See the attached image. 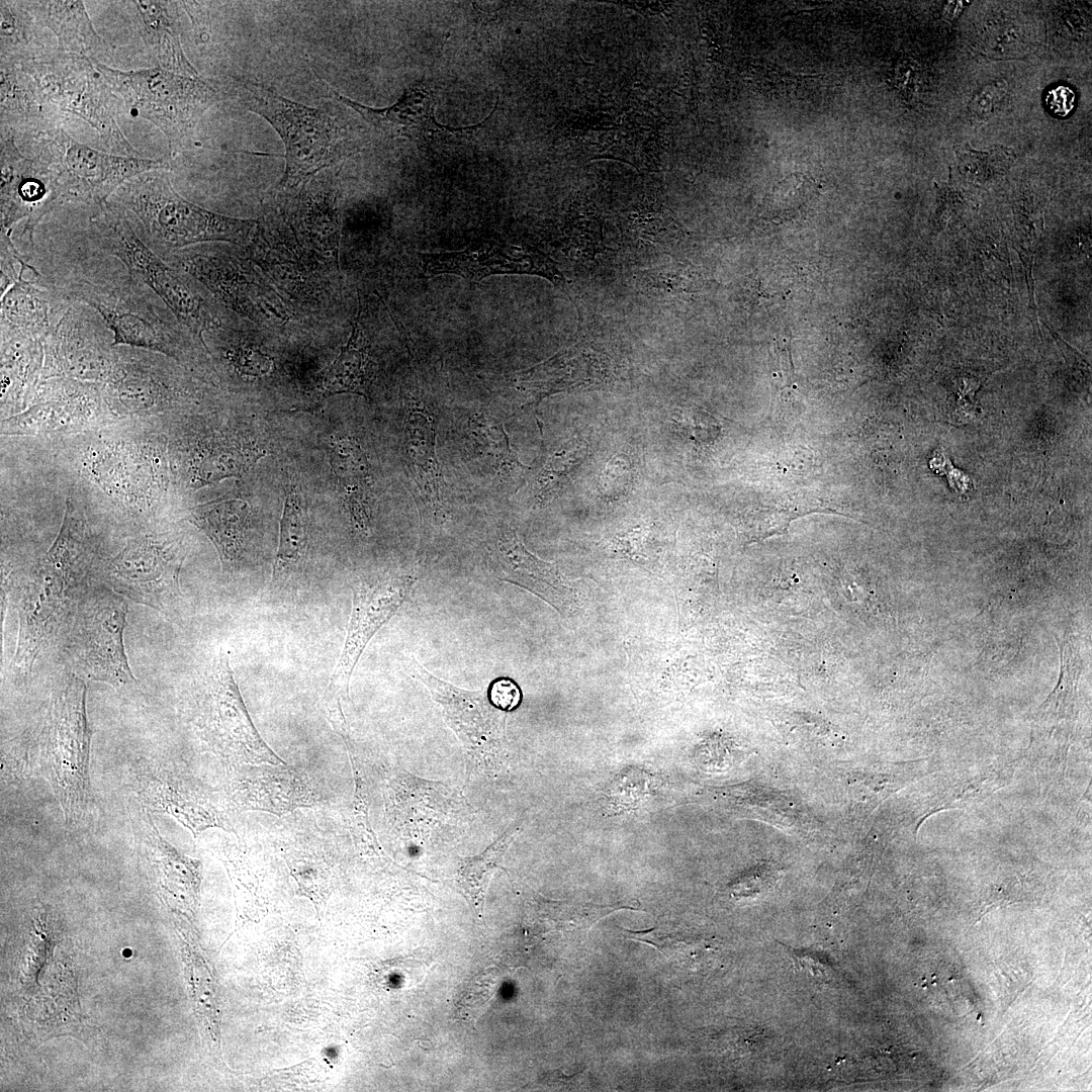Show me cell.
<instances>
[{
	"label": "cell",
	"instance_id": "obj_1",
	"mask_svg": "<svg viewBox=\"0 0 1092 1092\" xmlns=\"http://www.w3.org/2000/svg\"><path fill=\"white\" fill-rule=\"evenodd\" d=\"M92 547L85 523L67 517L54 543L20 586L14 665L31 669L38 654L68 628L88 588Z\"/></svg>",
	"mask_w": 1092,
	"mask_h": 1092
},
{
	"label": "cell",
	"instance_id": "obj_2",
	"mask_svg": "<svg viewBox=\"0 0 1092 1092\" xmlns=\"http://www.w3.org/2000/svg\"><path fill=\"white\" fill-rule=\"evenodd\" d=\"M110 203L121 210L136 235L158 256L207 242L241 244L257 221L221 215L180 196L164 170L140 174L114 192Z\"/></svg>",
	"mask_w": 1092,
	"mask_h": 1092
},
{
	"label": "cell",
	"instance_id": "obj_3",
	"mask_svg": "<svg viewBox=\"0 0 1092 1092\" xmlns=\"http://www.w3.org/2000/svg\"><path fill=\"white\" fill-rule=\"evenodd\" d=\"M86 682L75 673L54 689L38 734L37 765L68 826L78 824L91 802L89 756L92 731L86 716Z\"/></svg>",
	"mask_w": 1092,
	"mask_h": 1092
},
{
	"label": "cell",
	"instance_id": "obj_4",
	"mask_svg": "<svg viewBox=\"0 0 1092 1092\" xmlns=\"http://www.w3.org/2000/svg\"><path fill=\"white\" fill-rule=\"evenodd\" d=\"M61 290L103 317L114 347L143 349L177 361L189 358L194 350L190 337L194 334L155 292L128 274L112 282L78 281Z\"/></svg>",
	"mask_w": 1092,
	"mask_h": 1092
},
{
	"label": "cell",
	"instance_id": "obj_5",
	"mask_svg": "<svg viewBox=\"0 0 1092 1092\" xmlns=\"http://www.w3.org/2000/svg\"><path fill=\"white\" fill-rule=\"evenodd\" d=\"M98 207V213L91 218L92 238L98 248L119 259L127 274L155 292L200 340L204 333L222 325L211 301L191 278L149 248L121 210L107 201Z\"/></svg>",
	"mask_w": 1092,
	"mask_h": 1092
},
{
	"label": "cell",
	"instance_id": "obj_6",
	"mask_svg": "<svg viewBox=\"0 0 1092 1092\" xmlns=\"http://www.w3.org/2000/svg\"><path fill=\"white\" fill-rule=\"evenodd\" d=\"M237 97L249 111L265 118L285 147V169L279 185L293 190L343 156V134L329 110L312 108L280 95L258 82L235 79Z\"/></svg>",
	"mask_w": 1092,
	"mask_h": 1092
},
{
	"label": "cell",
	"instance_id": "obj_7",
	"mask_svg": "<svg viewBox=\"0 0 1092 1092\" xmlns=\"http://www.w3.org/2000/svg\"><path fill=\"white\" fill-rule=\"evenodd\" d=\"M186 709L199 738L221 759L280 760L253 725L226 650L220 648L199 667Z\"/></svg>",
	"mask_w": 1092,
	"mask_h": 1092
},
{
	"label": "cell",
	"instance_id": "obj_8",
	"mask_svg": "<svg viewBox=\"0 0 1092 1092\" xmlns=\"http://www.w3.org/2000/svg\"><path fill=\"white\" fill-rule=\"evenodd\" d=\"M34 80L44 98L60 114L82 118L116 155L142 157L123 134L118 115L121 98L87 57L56 53L19 64Z\"/></svg>",
	"mask_w": 1092,
	"mask_h": 1092
},
{
	"label": "cell",
	"instance_id": "obj_9",
	"mask_svg": "<svg viewBox=\"0 0 1092 1092\" xmlns=\"http://www.w3.org/2000/svg\"><path fill=\"white\" fill-rule=\"evenodd\" d=\"M93 63L129 112L155 124L171 145L189 135L216 100L215 90L199 77L161 68L120 71Z\"/></svg>",
	"mask_w": 1092,
	"mask_h": 1092
},
{
	"label": "cell",
	"instance_id": "obj_10",
	"mask_svg": "<svg viewBox=\"0 0 1092 1092\" xmlns=\"http://www.w3.org/2000/svg\"><path fill=\"white\" fill-rule=\"evenodd\" d=\"M126 614V599L108 586L86 589L68 627L65 645L73 673L114 688L135 681L123 644Z\"/></svg>",
	"mask_w": 1092,
	"mask_h": 1092
},
{
	"label": "cell",
	"instance_id": "obj_11",
	"mask_svg": "<svg viewBox=\"0 0 1092 1092\" xmlns=\"http://www.w3.org/2000/svg\"><path fill=\"white\" fill-rule=\"evenodd\" d=\"M43 133L39 139L37 157L54 173L63 203L101 205L129 179L168 168L164 159L97 151L76 142L63 128Z\"/></svg>",
	"mask_w": 1092,
	"mask_h": 1092
},
{
	"label": "cell",
	"instance_id": "obj_12",
	"mask_svg": "<svg viewBox=\"0 0 1092 1092\" xmlns=\"http://www.w3.org/2000/svg\"><path fill=\"white\" fill-rule=\"evenodd\" d=\"M185 556L180 537L146 534L128 541L109 559L100 578L124 599L166 612L180 596L179 575Z\"/></svg>",
	"mask_w": 1092,
	"mask_h": 1092
},
{
	"label": "cell",
	"instance_id": "obj_13",
	"mask_svg": "<svg viewBox=\"0 0 1092 1092\" xmlns=\"http://www.w3.org/2000/svg\"><path fill=\"white\" fill-rule=\"evenodd\" d=\"M42 344V379L104 383L117 361L113 334L103 317L87 304L72 299Z\"/></svg>",
	"mask_w": 1092,
	"mask_h": 1092
},
{
	"label": "cell",
	"instance_id": "obj_14",
	"mask_svg": "<svg viewBox=\"0 0 1092 1092\" xmlns=\"http://www.w3.org/2000/svg\"><path fill=\"white\" fill-rule=\"evenodd\" d=\"M415 577L410 573L388 574L361 580L353 589L347 634L339 660L327 690L332 722L344 726L342 704L348 698L349 682L366 645L406 600Z\"/></svg>",
	"mask_w": 1092,
	"mask_h": 1092
},
{
	"label": "cell",
	"instance_id": "obj_15",
	"mask_svg": "<svg viewBox=\"0 0 1092 1092\" xmlns=\"http://www.w3.org/2000/svg\"><path fill=\"white\" fill-rule=\"evenodd\" d=\"M410 666L467 753L486 768L497 766L505 750L508 712L492 703L487 689L467 691L455 687L431 673L413 657Z\"/></svg>",
	"mask_w": 1092,
	"mask_h": 1092
},
{
	"label": "cell",
	"instance_id": "obj_16",
	"mask_svg": "<svg viewBox=\"0 0 1092 1092\" xmlns=\"http://www.w3.org/2000/svg\"><path fill=\"white\" fill-rule=\"evenodd\" d=\"M421 276L453 274L469 281L503 274L544 277L564 289L565 278L556 263L537 247L491 237L472 242L459 251L418 253Z\"/></svg>",
	"mask_w": 1092,
	"mask_h": 1092
},
{
	"label": "cell",
	"instance_id": "obj_17",
	"mask_svg": "<svg viewBox=\"0 0 1092 1092\" xmlns=\"http://www.w3.org/2000/svg\"><path fill=\"white\" fill-rule=\"evenodd\" d=\"M1 233L11 236L14 224L25 219L24 233L32 244L40 219L63 204L56 177L39 157L28 158L16 147L12 131L1 129Z\"/></svg>",
	"mask_w": 1092,
	"mask_h": 1092
},
{
	"label": "cell",
	"instance_id": "obj_18",
	"mask_svg": "<svg viewBox=\"0 0 1092 1092\" xmlns=\"http://www.w3.org/2000/svg\"><path fill=\"white\" fill-rule=\"evenodd\" d=\"M131 771L139 804L150 813L174 817L195 836L208 827L223 824L222 815L209 795L172 768L140 758Z\"/></svg>",
	"mask_w": 1092,
	"mask_h": 1092
},
{
	"label": "cell",
	"instance_id": "obj_19",
	"mask_svg": "<svg viewBox=\"0 0 1092 1092\" xmlns=\"http://www.w3.org/2000/svg\"><path fill=\"white\" fill-rule=\"evenodd\" d=\"M494 575L515 583L544 600L567 616L577 605L576 593L555 564L539 559L524 546L515 530L497 528L488 543Z\"/></svg>",
	"mask_w": 1092,
	"mask_h": 1092
},
{
	"label": "cell",
	"instance_id": "obj_20",
	"mask_svg": "<svg viewBox=\"0 0 1092 1092\" xmlns=\"http://www.w3.org/2000/svg\"><path fill=\"white\" fill-rule=\"evenodd\" d=\"M174 256L183 270L239 313L253 317L254 311L256 314L260 311L269 317L273 316L270 310L277 320L285 318L283 310L272 307V304L278 306L279 302L267 287L225 253L186 251Z\"/></svg>",
	"mask_w": 1092,
	"mask_h": 1092
},
{
	"label": "cell",
	"instance_id": "obj_21",
	"mask_svg": "<svg viewBox=\"0 0 1092 1092\" xmlns=\"http://www.w3.org/2000/svg\"><path fill=\"white\" fill-rule=\"evenodd\" d=\"M612 378L611 358L595 343L580 339L547 360L518 372L517 388L538 403L558 393L606 383Z\"/></svg>",
	"mask_w": 1092,
	"mask_h": 1092
},
{
	"label": "cell",
	"instance_id": "obj_22",
	"mask_svg": "<svg viewBox=\"0 0 1092 1092\" xmlns=\"http://www.w3.org/2000/svg\"><path fill=\"white\" fill-rule=\"evenodd\" d=\"M130 817L135 845L154 877L159 897L170 908H190L197 895L199 862L177 851L141 805Z\"/></svg>",
	"mask_w": 1092,
	"mask_h": 1092
},
{
	"label": "cell",
	"instance_id": "obj_23",
	"mask_svg": "<svg viewBox=\"0 0 1092 1092\" xmlns=\"http://www.w3.org/2000/svg\"><path fill=\"white\" fill-rule=\"evenodd\" d=\"M17 280L1 295V337H26L43 342L60 320L70 298L58 288H49L24 279L29 266L19 262Z\"/></svg>",
	"mask_w": 1092,
	"mask_h": 1092
},
{
	"label": "cell",
	"instance_id": "obj_24",
	"mask_svg": "<svg viewBox=\"0 0 1092 1092\" xmlns=\"http://www.w3.org/2000/svg\"><path fill=\"white\" fill-rule=\"evenodd\" d=\"M404 458L418 491L431 512L445 518L441 473L436 455V419L417 397L406 400L403 425Z\"/></svg>",
	"mask_w": 1092,
	"mask_h": 1092
},
{
	"label": "cell",
	"instance_id": "obj_25",
	"mask_svg": "<svg viewBox=\"0 0 1092 1092\" xmlns=\"http://www.w3.org/2000/svg\"><path fill=\"white\" fill-rule=\"evenodd\" d=\"M329 90L336 99L353 108L385 136L425 139L444 131L442 124L435 119L433 95L424 85L411 86L393 105L382 109L362 105L331 87Z\"/></svg>",
	"mask_w": 1092,
	"mask_h": 1092
},
{
	"label": "cell",
	"instance_id": "obj_26",
	"mask_svg": "<svg viewBox=\"0 0 1092 1092\" xmlns=\"http://www.w3.org/2000/svg\"><path fill=\"white\" fill-rule=\"evenodd\" d=\"M24 3L36 23L54 32L59 53L97 61L96 56L108 50L105 41L94 29L83 1L44 0Z\"/></svg>",
	"mask_w": 1092,
	"mask_h": 1092
},
{
	"label": "cell",
	"instance_id": "obj_27",
	"mask_svg": "<svg viewBox=\"0 0 1092 1092\" xmlns=\"http://www.w3.org/2000/svg\"><path fill=\"white\" fill-rule=\"evenodd\" d=\"M1 129L48 131L60 113L41 96L34 80L18 64L0 66Z\"/></svg>",
	"mask_w": 1092,
	"mask_h": 1092
},
{
	"label": "cell",
	"instance_id": "obj_28",
	"mask_svg": "<svg viewBox=\"0 0 1092 1092\" xmlns=\"http://www.w3.org/2000/svg\"><path fill=\"white\" fill-rule=\"evenodd\" d=\"M249 504L232 497L195 507L189 521L213 543L224 571L233 572L243 552L250 522Z\"/></svg>",
	"mask_w": 1092,
	"mask_h": 1092
},
{
	"label": "cell",
	"instance_id": "obj_29",
	"mask_svg": "<svg viewBox=\"0 0 1092 1092\" xmlns=\"http://www.w3.org/2000/svg\"><path fill=\"white\" fill-rule=\"evenodd\" d=\"M139 21L142 38L154 54L159 68L191 77H199L184 55L177 17V2L127 1Z\"/></svg>",
	"mask_w": 1092,
	"mask_h": 1092
},
{
	"label": "cell",
	"instance_id": "obj_30",
	"mask_svg": "<svg viewBox=\"0 0 1092 1092\" xmlns=\"http://www.w3.org/2000/svg\"><path fill=\"white\" fill-rule=\"evenodd\" d=\"M42 341L10 336L1 337V401L2 406L23 408L33 400L42 378Z\"/></svg>",
	"mask_w": 1092,
	"mask_h": 1092
},
{
	"label": "cell",
	"instance_id": "obj_31",
	"mask_svg": "<svg viewBox=\"0 0 1092 1092\" xmlns=\"http://www.w3.org/2000/svg\"><path fill=\"white\" fill-rule=\"evenodd\" d=\"M332 469L355 528L370 531L371 480L367 457L354 440L337 441L330 452Z\"/></svg>",
	"mask_w": 1092,
	"mask_h": 1092
},
{
	"label": "cell",
	"instance_id": "obj_32",
	"mask_svg": "<svg viewBox=\"0 0 1092 1092\" xmlns=\"http://www.w3.org/2000/svg\"><path fill=\"white\" fill-rule=\"evenodd\" d=\"M373 376L374 361L360 306L349 340L325 373L322 387L328 394L354 393L369 399Z\"/></svg>",
	"mask_w": 1092,
	"mask_h": 1092
},
{
	"label": "cell",
	"instance_id": "obj_33",
	"mask_svg": "<svg viewBox=\"0 0 1092 1092\" xmlns=\"http://www.w3.org/2000/svg\"><path fill=\"white\" fill-rule=\"evenodd\" d=\"M308 543V517L297 487L286 493L280 522V538L270 581L271 594L280 595L300 570Z\"/></svg>",
	"mask_w": 1092,
	"mask_h": 1092
},
{
	"label": "cell",
	"instance_id": "obj_34",
	"mask_svg": "<svg viewBox=\"0 0 1092 1092\" xmlns=\"http://www.w3.org/2000/svg\"><path fill=\"white\" fill-rule=\"evenodd\" d=\"M237 786V799L254 808L281 811L305 801L303 784L292 770L263 771Z\"/></svg>",
	"mask_w": 1092,
	"mask_h": 1092
},
{
	"label": "cell",
	"instance_id": "obj_35",
	"mask_svg": "<svg viewBox=\"0 0 1092 1092\" xmlns=\"http://www.w3.org/2000/svg\"><path fill=\"white\" fill-rule=\"evenodd\" d=\"M261 456L262 451L245 444L209 440L194 458V480L202 485L225 477L239 476Z\"/></svg>",
	"mask_w": 1092,
	"mask_h": 1092
},
{
	"label": "cell",
	"instance_id": "obj_36",
	"mask_svg": "<svg viewBox=\"0 0 1092 1092\" xmlns=\"http://www.w3.org/2000/svg\"><path fill=\"white\" fill-rule=\"evenodd\" d=\"M1 63L21 64L41 56L36 32L40 27L24 1L0 2Z\"/></svg>",
	"mask_w": 1092,
	"mask_h": 1092
},
{
	"label": "cell",
	"instance_id": "obj_37",
	"mask_svg": "<svg viewBox=\"0 0 1092 1092\" xmlns=\"http://www.w3.org/2000/svg\"><path fill=\"white\" fill-rule=\"evenodd\" d=\"M520 829L519 826L508 829L483 852L461 860L457 874L458 883L467 899L476 909H482L492 874L499 868L508 848L519 834Z\"/></svg>",
	"mask_w": 1092,
	"mask_h": 1092
},
{
	"label": "cell",
	"instance_id": "obj_38",
	"mask_svg": "<svg viewBox=\"0 0 1092 1092\" xmlns=\"http://www.w3.org/2000/svg\"><path fill=\"white\" fill-rule=\"evenodd\" d=\"M587 450L586 442L572 439L555 451L534 481L533 499L542 504L555 497L580 467Z\"/></svg>",
	"mask_w": 1092,
	"mask_h": 1092
},
{
	"label": "cell",
	"instance_id": "obj_39",
	"mask_svg": "<svg viewBox=\"0 0 1092 1092\" xmlns=\"http://www.w3.org/2000/svg\"><path fill=\"white\" fill-rule=\"evenodd\" d=\"M694 280L693 271L672 262L641 271L636 278V287L649 298L673 303L694 291Z\"/></svg>",
	"mask_w": 1092,
	"mask_h": 1092
},
{
	"label": "cell",
	"instance_id": "obj_40",
	"mask_svg": "<svg viewBox=\"0 0 1092 1092\" xmlns=\"http://www.w3.org/2000/svg\"><path fill=\"white\" fill-rule=\"evenodd\" d=\"M470 432L476 449L496 472L518 474L526 468L511 449L500 424L476 416L470 420Z\"/></svg>",
	"mask_w": 1092,
	"mask_h": 1092
},
{
	"label": "cell",
	"instance_id": "obj_41",
	"mask_svg": "<svg viewBox=\"0 0 1092 1092\" xmlns=\"http://www.w3.org/2000/svg\"><path fill=\"white\" fill-rule=\"evenodd\" d=\"M959 166L962 172L973 179L985 180L1004 172L1014 159L1011 149L994 147L982 152L961 146L957 150Z\"/></svg>",
	"mask_w": 1092,
	"mask_h": 1092
},
{
	"label": "cell",
	"instance_id": "obj_42",
	"mask_svg": "<svg viewBox=\"0 0 1092 1092\" xmlns=\"http://www.w3.org/2000/svg\"><path fill=\"white\" fill-rule=\"evenodd\" d=\"M498 985V976L493 970L484 971L470 980L457 1004L459 1018L475 1021L496 993Z\"/></svg>",
	"mask_w": 1092,
	"mask_h": 1092
},
{
	"label": "cell",
	"instance_id": "obj_43",
	"mask_svg": "<svg viewBox=\"0 0 1092 1092\" xmlns=\"http://www.w3.org/2000/svg\"><path fill=\"white\" fill-rule=\"evenodd\" d=\"M1015 25L1009 21H993L982 32L980 47L992 58H1015L1022 53L1023 39Z\"/></svg>",
	"mask_w": 1092,
	"mask_h": 1092
},
{
	"label": "cell",
	"instance_id": "obj_44",
	"mask_svg": "<svg viewBox=\"0 0 1092 1092\" xmlns=\"http://www.w3.org/2000/svg\"><path fill=\"white\" fill-rule=\"evenodd\" d=\"M631 465L624 455L613 457L601 473L599 486L605 498L622 496L629 488Z\"/></svg>",
	"mask_w": 1092,
	"mask_h": 1092
},
{
	"label": "cell",
	"instance_id": "obj_45",
	"mask_svg": "<svg viewBox=\"0 0 1092 1092\" xmlns=\"http://www.w3.org/2000/svg\"><path fill=\"white\" fill-rule=\"evenodd\" d=\"M1008 93V84L996 80L982 86L973 96L969 109L978 118L989 117L997 110Z\"/></svg>",
	"mask_w": 1092,
	"mask_h": 1092
},
{
	"label": "cell",
	"instance_id": "obj_46",
	"mask_svg": "<svg viewBox=\"0 0 1092 1092\" xmlns=\"http://www.w3.org/2000/svg\"><path fill=\"white\" fill-rule=\"evenodd\" d=\"M492 703L499 709L510 712L516 709L522 700L518 685L511 678H497L487 688Z\"/></svg>",
	"mask_w": 1092,
	"mask_h": 1092
},
{
	"label": "cell",
	"instance_id": "obj_47",
	"mask_svg": "<svg viewBox=\"0 0 1092 1092\" xmlns=\"http://www.w3.org/2000/svg\"><path fill=\"white\" fill-rule=\"evenodd\" d=\"M895 79L897 86L909 95L918 94L922 85V71L920 66L911 60H905L896 69Z\"/></svg>",
	"mask_w": 1092,
	"mask_h": 1092
},
{
	"label": "cell",
	"instance_id": "obj_48",
	"mask_svg": "<svg viewBox=\"0 0 1092 1092\" xmlns=\"http://www.w3.org/2000/svg\"><path fill=\"white\" fill-rule=\"evenodd\" d=\"M1074 99V93L1070 88L1060 86L1050 91L1046 104L1056 114L1066 115L1073 108Z\"/></svg>",
	"mask_w": 1092,
	"mask_h": 1092
},
{
	"label": "cell",
	"instance_id": "obj_49",
	"mask_svg": "<svg viewBox=\"0 0 1092 1092\" xmlns=\"http://www.w3.org/2000/svg\"><path fill=\"white\" fill-rule=\"evenodd\" d=\"M123 954H124L125 957H128L129 954H131V951H125V949H124V951H123Z\"/></svg>",
	"mask_w": 1092,
	"mask_h": 1092
}]
</instances>
